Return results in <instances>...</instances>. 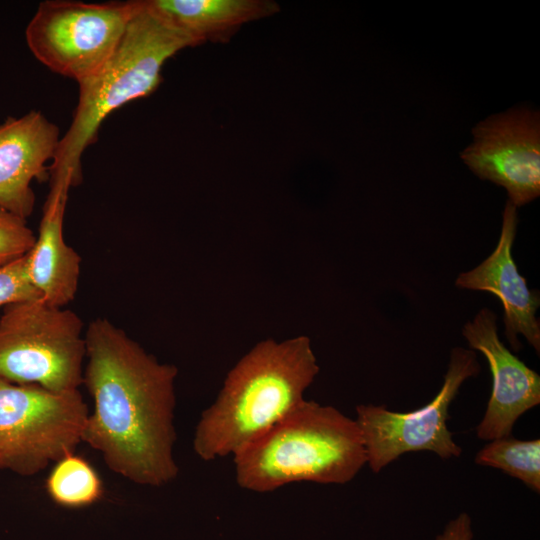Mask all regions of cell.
<instances>
[{
    "instance_id": "obj_1",
    "label": "cell",
    "mask_w": 540,
    "mask_h": 540,
    "mask_svg": "<svg viewBox=\"0 0 540 540\" xmlns=\"http://www.w3.org/2000/svg\"><path fill=\"white\" fill-rule=\"evenodd\" d=\"M83 383L92 400L82 442L106 466L137 485L162 487L176 479V366L161 363L104 317L85 331Z\"/></svg>"
},
{
    "instance_id": "obj_13",
    "label": "cell",
    "mask_w": 540,
    "mask_h": 540,
    "mask_svg": "<svg viewBox=\"0 0 540 540\" xmlns=\"http://www.w3.org/2000/svg\"><path fill=\"white\" fill-rule=\"evenodd\" d=\"M70 188L50 185L34 246L27 254L34 286L48 303L65 307L78 290L81 257L64 239L63 224Z\"/></svg>"
},
{
    "instance_id": "obj_18",
    "label": "cell",
    "mask_w": 540,
    "mask_h": 540,
    "mask_svg": "<svg viewBox=\"0 0 540 540\" xmlns=\"http://www.w3.org/2000/svg\"><path fill=\"white\" fill-rule=\"evenodd\" d=\"M39 298L42 295L30 278L27 254L0 266V308Z\"/></svg>"
},
{
    "instance_id": "obj_3",
    "label": "cell",
    "mask_w": 540,
    "mask_h": 540,
    "mask_svg": "<svg viewBox=\"0 0 540 540\" xmlns=\"http://www.w3.org/2000/svg\"><path fill=\"white\" fill-rule=\"evenodd\" d=\"M237 484L267 493L296 482L345 484L366 465L355 419L304 400L233 456Z\"/></svg>"
},
{
    "instance_id": "obj_15",
    "label": "cell",
    "mask_w": 540,
    "mask_h": 540,
    "mask_svg": "<svg viewBox=\"0 0 540 540\" xmlns=\"http://www.w3.org/2000/svg\"><path fill=\"white\" fill-rule=\"evenodd\" d=\"M50 499L65 508H82L99 501L104 493L95 468L75 452L57 460L45 481Z\"/></svg>"
},
{
    "instance_id": "obj_5",
    "label": "cell",
    "mask_w": 540,
    "mask_h": 540,
    "mask_svg": "<svg viewBox=\"0 0 540 540\" xmlns=\"http://www.w3.org/2000/svg\"><path fill=\"white\" fill-rule=\"evenodd\" d=\"M83 328L77 313L43 298L6 306L0 317V378L53 392L79 390Z\"/></svg>"
},
{
    "instance_id": "obj_19",
    "label": "cell",
    "mask_w": 540,
    "mask_h": 540,
    "mask_svg": "<svg viewBox=\"0 0 540 540\" xmlns=\"http://www.w3.org/2000/svg\"><path fill=\"white\" fill-rule=\"evenodd\" d=\"M434 540H474L473 524L467 512H461L448 521Z\"/></svg>"
},
{
    "instance_id": "obj_12",
    "label": "cell",
    "mask_w": 540,
    "mask_h": 540,
    "mask_svg": "<svg viewBox=\"0 0 540 540\" xmlns=\"http://www.w3.org/2000/svg\"><path fill=\"white\" fill-rule=\"evenodd\" d=\"M57 125L31 110L0 123V206L27 219L33 212V180H47L59 141Z\"/></svg>"
},
{
    "instance_id": "obj_8",
    "label": "cell",
    "mask_w": 540,
    "mask_h": 540,
    "mask_svg": "<svg viewBox=\"0 0 540 540\" xmlns=\"http://www.w3.org/2000/svg\"><path fill=\"white\" fill-rule=\"evenodd\" d=\"M480 370L474 350L455 347L441 389L421 408L396 412L384 405L356 406L355 421L371 471L379 473L407 452L430 451L442 459L460 457L462 448L447 426L449 407L464 381Z\"/></svg>"
},
{
    "instance_id": "obj_14",
    "label": "cell",
    "mask_w": 540,
    "mask_h": 540,
    "mask_svg": "<svg viewBox=\"0 0 540 540\" xmlns=\"http://www.w3.org/2000/svg\"><path fill=\"white\" fill-rule=\"evenodd\" d=\"M147 4L176 29L198 44L230 33L244 23L278 11L265 0H146Z\"/></svg>"
},
{
    "instance_id": "obj_4",
    "label": "cell",
    "mask_w": 540,
    "mask_h": 540,
    "mask_svg": "<svg viewBox=\"0 0 540 540\" xmlns=\"http://www.w3.org/2000/svg\"><path fill=\"white\" fill-rule=\"evenodd\" d=\"M198 45L146 2L136 0V10L116 50L90 80L79 84V100L66 133L60 138L50 183L71 187L82 181L81 157L93 144L104 119L133 100L152 93L161 80L164 63L180 50Z\"/></svg>"
},
{
    "instance_id": "obj_2",
    "label": "cell",
    "mask_w": 540,
    "mask_h": 540,
    "mask_svg": "<svg viewBox=\"0 0 540 540\" xmlns=\"http://www.w3.org/2000/svg\"><path fill=\"white\" fill-rule=\"evenodd\" d=\"M319 373L311 341L297 336L259 342L230 370L195 428L193 450L203 461L234 456L304 400Z\"/></svg>"
},
{
    "instance_id": "obj_11",
    "label": "cell",
    "mask_w": 540,
    "mask_h": 540,
    "mask_svg": "<svg viewBox=\"0 0 540 540\" xmlns=\"http://www.w3.org/2000/svg\"><path fill=\"white\" fill-rule=\"evenodd\" d=\"M516 228V207L507 201L497 246L478 266L459 274L455 285L495 295L503 306L505 335L513 350L519 351L522 347L517 337L520 334L539 354L540 322L536 312L540 306V295L528 288L512 257Z\"/></svg>"
},
{
    "instance_id": "obj_7",
    "label": "cell",
    "mask_w": 540,
    "mask_h": 540,
    "mask_svg": "<svg viewBox=\"0 0 540 540\" xmlns=\"http://www.w3.org/2000/svg\"><path fill=\"white\" fill-rule=\"evenodd\" d=\"M135 10L136 1L47 0L26 27V43L40 63L79 85L110 59Z\"/></svg>"
},
{
    "instance_id": "obj_10",
    "label": "cell",
    "mask_w": 540,
    "mask_h": 540,
    "mask_svg": "<svg viewBox=\"0 0 540 540\" xmlns=\"http://www.w3.org/2000/svg\"><path fill=\"white\" fill-rule=\"evenodd\" d=\"M462 335L472 350L485 356L492 375L491 395L476 435L485 441L509 437L516 421L539 405L540 376L506 348L499 338L497 317L489 308L467 322Z\"/></svg>"
},
{
    "instance_id": "obj_6",
    "label": "cell",
    "mask_w": 540,
    "mask_h": 540,
    "mask_svg": "<svg viewBox=\"0 0 540 540\" xmlns=\"http://www.w3.org/2000/svg\"><path fill=\"white\" fill-rule=\"evenodd\" d=\"M89 408L79 390L0 378V470L33 476L82 443Z\"/></svg>"
},
{
    "instance_id": "obj_9",
    "label": "cell",
    "mask_w": 540,
    "mask_h": 540,
    "mask_svg": "<svg viewBox=\"0 0 540 540\" xmlns=\"http://www.w3.org/2000/svg\"><path fill=\"white\" fill-rule=\"evenodd\" d=\"M461 159L482 180L504 187L516 208L540 195L538 111L510 109L479 122Z\"/></svg>"
},
{
    "instance_id": "obj_17",
    "label": "cell",
    "mask_w": 540,
    "mask_h": 540,
    "mask_svg": "<svg viewBox=\"0 0 540 540\" xmlns=\"http://www.w3.org/2000/svg\"><path fill=\"white\" fill-rule=\"evenodd\" d=\"M35 240L25 219L0 206V266L28 254Z\"/></svg>"
},
{
    "instance_id": "obj_16",
    "label": "cell",
    "mask_w": 540,
    "mask_h": 540,
    "mask_svg": "<svg viewBox=\"0 0 540 540\" xmlns=\"http://www.w3.org/2000/svg\"><path fill=\"white\" fill-rule=\"evenodd\" d=\"M477 465L493 467L540 493V439L520 440L511 436L489 441L474 459Z\"/></svg>"
}]
</instances>
